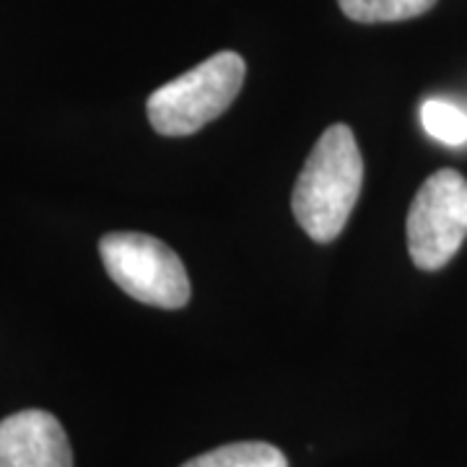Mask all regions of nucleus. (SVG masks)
I'll list each match as a JSON object with an SVG mask.
<instances>
[{
    "mask_svg": "<svg viewBox=\"0 0 467 467\" xmlns=\"http://www.w3.org/2000/svg\"><path fill=\"white\" fill-rule=\"evenodd\" d=\"M101 263L128 296L159 309H180L192 285L177 252L150 234L115 232L101 236Z\"/></svg>",
    "mask_w": 467,
    "mask_h": 467,
    "instance_id": "nucleus-3",
    "label": "nucleus"
},
{
    "mask_svg": "<svg viewBox=\"0 0 467 467\" xmlns=\"http://www.w3.org/2000/svg\"><path fill=\"white\" fill-rule=\"evenodd\" d=\"M244 73L242 55L223 50L156 88L146 101L153 130L171 138L198 133L232 107L242 91Z\"/></svg>",
    "mask_w": 467,
    "mask_h": 467,
    "instance_id": "nucleus-2",
    "label": "nucleus"
},
{
    "mask_svg": "<svg viewBox=\"0 0 467 467\" xmlns=\"http://www.w3.org/2000/svg\"><path fill=\"white\" fill-rule=\"evenodd\" d=\"M408 252L420 270H439L467 239V180L441 169L420 184L408 211Z\"/></svg>",
    "mask_w": 467,
    "mask_h": 467,
    "instance_id": "nucleus-4",
    "label": "nucleus"
},
{
    "mask_svg": "<svg viewBox=\"0 0 467 467\" xmlns=\"http://www.w3.org/2000/svg\"><path fill=\"white\" fill-rule=\"evenodd\" d=\"M420 122L426 133L447 143V146H460L467 143V115L457 109L454 104L444 99H429L420 107Z\"/></svg>",
    "mask_w": 467,
    "mask_h": 467,
    "instance_id": "nucleus-8",
    "label": "nucleus"
},
{
    "mask_svg": "<svg viewBox=\"0 0 467 467\" xmlns=\"http://www.w3.org/2000/svg\"><path fill=\"white\" fill-rule=\"evenodd\" d=\"M182 467H288L285 454L265 441H236L192 457Z\"/></svg>",
    "mask_w": 467,
    "mask_h": 467,
    "instance_id": "nucleus-6",
    "label": "nucleus"
},
{
    "mask_svg": "<svg viewBox=\"0 0 467 467\" xmlns=\"http://www.w3.org/2000/svg\"><path fill=\"white\" fill-rule=\"evenodd\" d=\"M364 182V159L348 125H330L319 135L301 169L291 211L315 242H333L346 229Z\"/></svg>",
    "mask_w": 467,
    "mask_h": 467,
    "instance_id": "nucleus-1",
    "label": "nucleus"
},
{
    "mask_svg": "<svg viewBox=\"0 0 467 467\" xmlns=\"http://www.w3.org/2000/svg\"><path fill=\"white\" fill-rule=\"evenodd\" d=\"M0 467H73L66 429L47 410H21L0 420Z\"/></svg>",
    "mask_w": 467,
    "mask_h": 467,
    "instance_id": "nucleus-5",
    "label": "nucleus"
},
{
    "mask_svg": "<svg viewBox=\"0 0 467 467\" xmlns=\"http://www.w3.org/2000/svg\"><path fill=\"white\" fill-rule=\"evenodd\" d=\"M343 14L358 24H389L423 16L436 0H337Z\"/></svg>",
    "mask_w": 467,
    "mask_h": 467,
    "instance_id": "nucleus-7",
    "label": "nucleus"
}]
</instances>
